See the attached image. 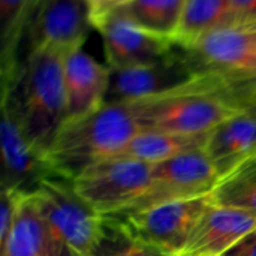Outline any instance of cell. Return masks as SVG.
<instances>
[{"instance_id": "cell-1", "label": "cell", "mask_w": 256, "mask_h": 256, "mask_svg": "<svg viewBox=\"0 0 256 256\" xmlns=\"http://www.w3.org/2000/svg\"><path fill=\"white\" fill-rule=\"evenodd\" d=\"M64 56L40 50L9 80L2 81V105L12 112L32 144L46 156L66 123Z\"/></svg>"}, {"instance_id": "cell-2", "label": "cell", "mask_w": 256, "mask_h": 256, "mask_svg": "<svg viewBox=\"0 0 256 256\" xmlns=\"http://www.w3.org/2000/svg\"><path fill=\"white\" fill-rule=\"evenodd\" d=\"M33 195L64 256H94L105 216L78 196L70 180L48 177L38 184Z\"/></svg>"}, {"instance_id": "cell-3", "label": "cell", "mask_w": 256, "mask_h": 256, "mask_svg": "<svg viewBox=\"0 0 256 256\" xmlns=\"http://www.w3.org/2000/svg\"><path fill=\"white\" fill-rule=\"evenodd\" d=\"M92 28L87 0H38L21 32L12 70L2 81L40 50L69 54L82 48Z\"/></svg>"}, {"instance_id": "cell-4", "label": "cell", "mask_w": 256, "mask_h": 256, "mask_svg": "<svg viewBox=\"0 0 256 256\" xmlns=\"http://www.w3.org/2000/svg\"><path fill=\"white\" fill-rule=\"evenodd\" d=\"M154 165L132 158L111 156L96 160L70 182L78 196L100 216L129 212L147 192Z\"/></svg>"}, {"instance_id": "cell-5", "label": "cell", "mask_w": 256, "mask_h": 256, "mask_svg": "<svg viewBox=\"0 0 256 256\" xmlns=\"http://www.w3.org/2000/svg\"><path fill=\"white\" fill-rule=\"evenodd\" d=\"M110 70L105 104L141 100L177 93L192 88L213 75H220L207 72L182 44H177V48L171 56L156 63Z\"/></svg>"}, {"instance_id": "cell-6", "label": "cell", "mask_w": 256, "mask_h": 256, "mask_svg": "<svg viewBox=\"0 0 256 256\" xmlns=\"http://www.w3.org/2000/svg\"><path fill=\"white\" fill-rule=\"evenodd\" d=\"M216 202L214 194L172 201L117 218L136 238L166 256L177 255L195 225Z\"/></svg>"}, {"instance_id": "cell-7", "label": "cell", "mask_w": 256, "mask_h": 256, "mask_svg": "<svg viewBox=\"0 0 256 256\" xmlns=\"http://www.w3.org/2000/svg\"><path fill=\"white\" fill-rule=\"evenodd\" d=\"M219 180V172L207 154L206 146L186 152L154 165L153 178L147 192L124 214L172 201L207 195L214 190Z\"/></svg>"}, {"instance_id": "cell-8", "label": "cell", "mask_w": 256, "mask_h": 256, "mask_svg": "<svg viewBox=\"0 0 256 256\" xmlns=\"http://www.w3.org/2000/svg\"><path fill=\"white\" fill-rule=\"evenodd\" d=\"M255 38L256 22H236L213 30L183 46L207 72L256 80Z\"/></svg>"}, {"instance_id": "cell-9", "label": "cell", "mask_w": 256, "mask_h": 256, "mask_svg": "<svg viewBox=\"0 0 256 256\" xmlns=\"http://www.w3.org/2000/svg\"><path fill=\"white\" fill-rule=\"evenodd\" d=\"M94 30L102 36L110 69H128L156 63L171 56L178 44L176 39L164 38L140 27L120 12L102 21Z\"/></svg>"}, {"instance_id": "cell-10", "label": "cell", "mask_w": 256, "mask_h": 256, "mask_svg": "<svg viewBox=\"0 0 256 256\" xmlns=\"http://www.w3.org/2000/svg\"><path fill=\"white\" fill-rule=\"evenodd\" d=\"M0 140L3 158L2 184L16 186L27 192H33L42 180L57 177L48 156L32 144L12 112L3 105Z\"/></svg>"}, {"instance_id": "cell-11", "label": "cell", "mask_w": 256, "mask_h": 256, "mask_svg": "<svg viewBox=\"0 0 256 256\" xmlns=\"http://www.w3.org/2000/svg\"><path fill=\"white\" fill-rule=\"evenodd\" d=\"M256 231V214L214 204L195 225L184 248L174 256H225Z\"/></svg>"}, {"instance_id": "cell-12", "label": "cell", "mask_w": 256, "mask_h": 256, "mask_svg": "<svg viewBox=\"0 0 256 256\" xmlns=\"http://www.w3.org/2000/svg\"><path fill=\"white\" fill-rule=\"evenodd\" d=\"M110 68L98 62L84 48L64 56L63 81L66 93V122L90 116L105 104Z\"/></svg>"}, {"instance_id": "cell-13", "label": "cell", "mask_w": 256, "mask_h": 256, "mask_svg": "<svg viewBox=\"0 0 256 256\" xmlns=\"http://www.w3.org/2000/svg\"><path fill=\"white\" fill-rule=\"evenodd\" d=\"M206 152L214 164L220 180L255 158L256 100L210 132Z\"/></svg>"}, {"instance_id": "cell-14", "label": "cell", "mask_w": 256, "mask_h": 256, "mask_svg": "<svg viewBox=\"0 0 256 256\" xmlns=\"http://www.w3.org/2000/svg\"><path fill=\"white\" fill-rule=\"evenodd\" d=\"M0 256H64L52 236L33 192L22 198Z\"/></svg>"}, {"instance_id": "cell-15", "label": "cell", "mask_w": 256, "mask_h": 256, "mask_svg": "<svg viewBox=\"0 0 256 256\" xmlns=\"http://www.w3.org/2000/svg\"><path fill=\"white\" fill-rule=\"evenodd\" d=\"M208 135H180L162 130H144L116 156L159 165L186 152L204 147Z\"/></svg>"}, {"instance_id": "cell-16", "label": "cell", "mask_w": 256, "mask_h": 256, "mask_svg": "<svg viewBox=\"0 0 256 256\" xmlns=\"http://www.w3.org/2000/svg\"><path fill=\"white\" fill-rule=\"evenodd\" d=\"M236 24L231 0H186L176 40L189 45L220 27Z\"/></svg>"}, {"instance_id": "cell-17", "label": "cell", "mask_w": 256, "mask_h": 256, "mask_svg": "<svg viewBox=\"0 0 256 256\" xmlns=\"http://www.w3.org/2000/svg\"><path fill=\"white\" fill-rule=\"evenodd\" d=\"M184 4L186 0H132L120 14L154 34L176 39Z\"/></svg>"}, {"instance_id": "cell-18", "label": "cell", "mask_w": 256, "mask_h": 256, "mask_svg": "<svg viewBox=\"0 0 256 256\" xmlns=\"http://www.w3.org/2000/svg\"><path fill=\"white\" fill-rule=\"evenodd\" d=\"M38 0H0V70L2 78L9 75L14 66L16 46L26 21Z\"/></svg>"}, {"instance_id": "cell-19", "label": "cell", "mask_w": 256, "mask_h": 256, "mask_svg": "<svg viewBox=\"0 0 256 256\" xmlns=\"http://www.w3.org/2000/svg\"><path fill=\"white\" fill-rule=\"evenodd\" d=\"M213 194L219 206L256 214V156L224 177Z\"/></svg>"}, {"instance_id": "cell-20", "label": "cell", "mask_w": 256, "mask_h": 256, "mask_svg": "<svg viewBox=\"0 0 256 256\" xmlns=\"http://www.w3.org/2000/svg\"><path fill=\"white\" fill-rule=\"evenodd\" d=\"M94 256H166L136 238L117 218L105 216L104 234Z\"/></svg>"}, {"instance_id": "cell-21", "label": "cell", "mask_w": 256, "mask_h": 256, "mask_svg": "<svg viewBox=\"0 0 256 256\" xmlns=\"http://www.w3.org/2000/svg\"><path fill=\"white\" fill-rule=\"evenodd\" d=\"M27 190L16 186L2 184L0 192V246L6 242L9 231L14 225L20 204L26 196Z\"/></svg>"}, {"instance_id": "cell-22", "label": "cell", "mask_w": 256, "mask_h": 256, "mask_svg": "<svg viewBox=\"0 0 256 256\" xmlns=\"http://www.w3.org/2000/svg\"><path fill=\"white\" fill-rule=\"evenodd\" d=\"M132 0H87L93 27L96 28L102 21H105L111 15L120 12Z\"/></svg>"}, {"instance_id": "cell-23", "label": "cell", "mask_w": 256, "mask_h": 256, "mask_svg": "<svg viewBox=\"0 0 256 256\" xmlns=\"http://www.w3.org/2000/svg\"><path fill=\"white\" fill-rule=\"evenodd\" d=\"M236 22H256V0H231Z\"/></svg>"}, {"instance_id": "cell-24", "label": "cell", "mask_w": 256, "mask_h": 256, "mask_svg": "<svg viewBox=\"0 0 256 256\" xmlns=\"http://www.w3.org/2000/svg\"><path fill=\"white\" fill-rule=\"evenodd\" d=\"M225 256H256V231L244 237Z\"/></svg>"}, {"instance_id": "cell-25", "label": "cell", "mask_w": 256, "mask_h": 256, "mask_svg": "<svg viewBox=\"0 0 256 256\" xmlns=\"http://www.w3.org/2000/svg\"><path fill=\"white\" fill-rule=\"evenodd\" d=\"M254 60H255V68H256V38H255V45H254Z\"/></svg>"}]
</instances>
